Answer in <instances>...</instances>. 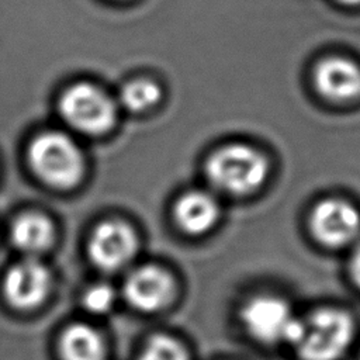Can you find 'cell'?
Masks as SVG:
<instances>
[{"instance_id": "6da1fadb", "label": "cell", "mask_w": 360, "mask_h": 360, "mask_svg": "<svg viewBox=\"0 0 360 360\" xmlns=\"http://www.w3.org/2000/svg\"><path fill=\"white\" fill-rule=\"evenodd\" d=\"M353 336L354 322L347 312L322 308L297 321L290 343L302 360H338Z\"/></svg>"}, {"instance_id": "7a4b0ae2", "label": "cell", "mask_w": 360, "mask_h": 360, "mask_svg": "<svg viewBox=\"0 0 360 360\" xmlns=\"http://www.w3.org/2000/svg\"><path fill=\"white\" fill-rule=\"evenodd\" d=\"M28 163L39 180L60 190L77 186L86 170L84 156L79 145L59 131L38 134L31 141Z\"/></svg>"}, {"instance_id": "3957f363", "label": "cell", "mask_w": 360, "mask_h": 360, "mask_svg": "<svg viewBox=\"0 0 360 360\" xmlns=\"http://www.w3.org/2000/svg\"><path fill=\"white\" fill-rule=\"evenodd\" d=\"M205 173L218 190L232 195H245L264 183L269 163L257 149L243 143H229L208 158Z\"/></svg>"}, {"instance_id": "277c9868", "label": "cell", "mask_w": 360, "mask_h": 360, "mask_svg": "<svg viewBox=\"0 0 360 360\" xmlns=\"http://www.w3.org/2000/svg\"><path fill=\"white\" fill-rule=\"evenodd\" d=\"M58 107L72 129L90 136L107 134L117 121L115 101L103 89L86 82L68 87Z\"/></svg>"}, {"instance_id": "5b68a950", "label": "cell", "mask_w": 360, "mask_h": 360, "mask_svg": "<svg viewBox=\"0 0 360 360\" xmlns=\"http://www.w3.org/2000/svg\"><path fill=\"white\" fill-rule=\"evenodd\" d=\"M240 319L253 339L267 345L290 343L298 321L288 304L273 295H257L249 300L240 309Z\"/></svg>"}, {"instance_id": "8992f818", "label": "cell", "mask_w": 360, "mask_h": 360, "mask_svg": "<svg viewBox=\"0 0 360 360\" xmlns=\"http://www.w3.org/2000/svg\"><path fill=\"white\" fill-rule=\"evenodd\" d=\"M309 226L318 242L329 248H340L359 236L360 214L345 200L326 198L314 207Z\"/></svg>"}, {"instance_id": "52a82bcc", "label": "cell", "mask_w": 360, "mask_h": 360, "mask_svg": "<svg viewBox=\"0 0 360 360\" xmlns=\"http://www.w3.org/2000/svg\"><path fill=\"white\" fill-rule=\"evenodd\" d=\"M136 250V236L129 225L121 221L100 224L89 240V255L103 270H117L131 260Z\"/></svg>"}, {"instance_id": "ba28073f", "label": "cell", "mask_w": 360, "mask_h": 360, "mask_svg": "<svg viewBox=\"0 0 360 360\" xmlns=\"http://www.w3.org/2000/svg\"><path fill=\"white\" fill-rule=\"evenodd\" d=\"M51 288L48 269L35 259H27L10 269L4 280V294L8 302L20 309L39 305Z\"/></svg>"}, {"instance_id": "9c48e42d", "label": "cell", "mask_w": 360, "mask_h": 360, "mask_svg": "<svg viewBox=\"0 0 360 360\" xmlns=\"http://www.w3.org/2000/svg\"><path fill=\"white\" fill-rule=\"evenodd\" d=\"M124 292L131 305L150 312L163 308L172 300L174 283L163 269L143 266L129 274Z\"/></svg>"}, {"instance_id": "30bf717a", "label": "cell", "mask_w": 360, "mask_h": 360, "mask_svg": "<svg viewBox=\"0 0 360 360\" xmlns=\"http://www.w3.org/2000/svg\"><path fill=\"white\" fill-rule=\"evenodd\" d=\"M314 83L328 100H354L360 96V68L343 56H328L315 66Z\"/></svg>"}, {"instance_id": "8fae6325", "label": "cell", "mask_w": 360, "mask_h": 360, "mask_svg": "<svg viewBox=\"0 0 360 360\" xmlns=\"http://www.w3.org/2000/svg\"><path fill=\"white\" fill-rule=\"evenodd\" d=\"M219 217L217 200L205 191L183 194L174 205L177 225L190 235H201L210 231Z\"/></svg>"}, {"instance_id": "7c38bea8", "label": "cell", "mask_w": 360, "mask_h": 360, "mask_svg": "<svg viewBox=\"0 0 360 360\" xmlns=\"http://www.w3.org/2000/svg\"><path fill=\"white\" fill-rule=\"evenodd\" d=\"M11 238L17 248L27 253L45 250L53 239V226L51 221L38 212L20 215L11 226Z\"/></svg>"}, {"instance_id": "4fadbf2b", "label": "cell", "mask_w": 360, "mask_h": 360, "mask_svg": "<svg viewBox=\"0 0 360 360\" xmlns=\"http://www.w3.org/2000/svg\"><path fill=\"white\" fill-rule=\"evenodd\" d=\"M60 354L63 360H104V343L91 326L75 323L60 338Z\"/></svg>"}, {"instance_id": "5bb4252c", "label": "cell", "mask_w": 360, "mask_h": 360, "mask_svg": "<svg viewBox=\"0 0 360 360\" xmlns=\"http://www.w3.org/2000/svg\"><path fill=\"white\" fill-rule=\"evenodd\" d=\"M162 98L158 83L149 79H135L128 82L120 94L121 104L132 112H145L153 108Z\"/></svg>"}, {"instance_id": "9a60e30c", "label": "cell", "mask_w": 360, "mask_h": 360, "mask_svg": "<svg viewBox=\"0 0 360 360\" xmlns=\"http://www.w3.org/2000/svg\"><path fill=\"white\" fill-rule=\"evenodd\" d=\"M139 360H188V357L177 340L166 335H158L146 343Z\"/></svg>"}, {"instance_id": "2e32d148", "label": "cell", "mask_w": 360, "mask_h": 360, "mask_svg": "<svg viewBox=\"0 0 360 360\" xmlns=\"http://www.w3.org/2000/svg\"><path fill=\"white\" fill-rule=\"evenodd\" d=\"M114 300H115V294L110 285L97 284L89 288L83 301L89 311L94 314H104L112 307Z\"/></svg>"}, {"instance_id": "e0dca14e", "label": "cell", "mask_w": 360, "mask_h": 360, "mask_svg": "<svg viewBox=\"0 0 360 360\" xmlns=\"http://www.w3.org/2000/svg\"><path fill=\"white\" fill-rule=\"evenodd\" d=\"M350 274L354 284L360 288V242L357 243L350 259Z\"/></svg>"}, {"instance_id": "ac0fdd59", "label": "cell", "mask_w": 360, "mask_h": 360, "mask_svg": "<svg viewBox=\"0 0 360 360\" xmlns=\"http://www.w3.org/2000/svg\"><path fill=\"white\" fill-rule=\"evenodd\" d=\"M340 3H343V4H360V0H339Z\"/></svg>"}]
</instances>
